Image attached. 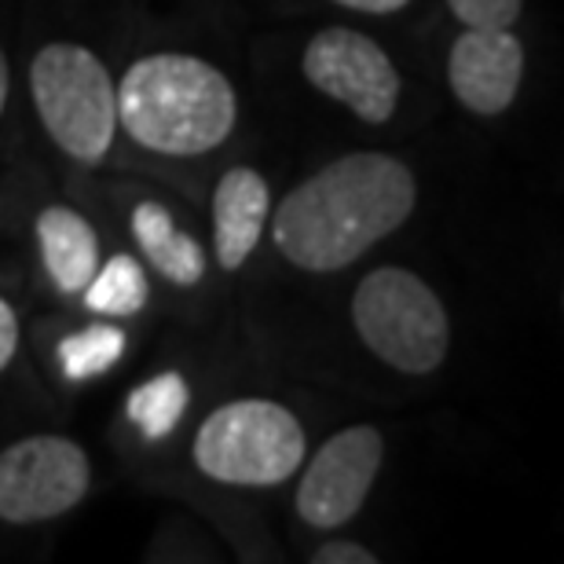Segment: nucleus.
I'll use <instances>...</instances> for the list:
<instances>
[{
  "label": "nucleus",
  "mask_w": 564,
  "mask_h": 564,
  "mask_svg": "<svg viewBox=\"0 0 564 564\" xmlns=\"http://www.w3.org/2000/svg\"><path fill=\"white\" fill-rule=\"evenodd\" d=\"M414 198V173L400 158L381 151L345 154L279 202L275 250L304 272H337L403 228Z\"/></svg>",
  "instance_id": "1"
},
{
  "label": "nucleus",
  "mask_w": 564,
  "mask_h": 564,
  "mask_svg": "<svg viewBox=\"0 0 564 564\" xmlns=\"http://www.w3.org/2000/svg\"><path fill=\"white\" fill-rule=\"evenodd\" d=\"M118 93V126L147 151L195 158L231 137L239 104L217 66L184 52L143 55L126 70Z\"/></svg>",
  "instance_id": "2"
},
{
  "label": "nucleus",
  "mask_w": 564,
  "mask_h": 564,
  "mask_svg": "<svg viewBox=\"0 0 564 564\" xmlns=\"http://www.w3.org/2000/svg\"><path fill=\"white\" fill-rule=\"evenodd\" d=\"M30 93L44 132L74 162L96 165L118 132V93L110 70L82 44H44L30 66Z\"/></svg>",
  "instance_id": "3"
},
{
  "label": "nucleus",
  "mask_w": 564,
  "mask_h": 564,
  "mask_svg": "<svg viewBox=\"0 0 564 564\" xmlns=\"http://www.w3.org/2000/svg\"><path fill=\"white\" fill-rule=\"evenodd\" d=\"M352 323L381 364L403 375H433L447 359L451 323L425 279L408 268H375L352 293Z\"/></svg>",
  "instance_id": "4"
},
{
  "label": "nucleus",
  "mask_w": 564,
  "mask_h": 564,
  "mask_svg": "<svg viewBox=\"0 0 564 564\" xmlns=\"http://www.w3.org/2000/svg\"><path fill=\"white\" fill-rule=\"evenodd\" d=\"M308 440L275 400H235L202 422L195 462L206 477L235 488H275L301 469Z\"/></svg>",
  "instance_id": "5"
},
{
  "label": "nucleus",
  "mask_w": 564,
  "mask_h": 564,
  "mask_svg": "<svg viewBox=\"0 0 564 564\" xmlns=\"http://www.w3.org/2000/svg\"><path fill=\"white\" fill-rule=\"evenodd\" d=\"M93 469L70 436H26L0 451V521L41 524L85 499Z\"/></svg>",
  "instance_id": "6"
},
{
  "label": "nucleus",
  "mask_w": 564,
  "mask_h": 564,
  "mask_svg": "<svg viewBox=\"0 0 564 564\" xmlns=\"http://www.w3.org/2000/svg\"><path fill=\"white\" fill-rule=\"evenodd\" d=\"M304 77L370 126H386L403 93V77L389 52L348 26L315 33L304 52Z\"/></svg>",
  "instance_id": "7"
},
{
  "label": "nucleus",
  "mask_w": 564,
  "mask_h": 564,
  "mask_svg": "<svg viewBox=\"0 0 564 564\" xmlns=\"http://www.w3.org/2000/svg\"><path fill=\"white\" fill-rule=\"evenodd\" d=\"M386 444L375 425H352L334 433L315 451L297 484V513L312 528H341L364 510Z\"/></svg>",
  "instance_id": "8"
},
{
  "label": "nucleus",
  "mask_w": 564,
  "mask_h": 564,
  "mask_svg": "<svg viewBox=\"0 0 564 564\" xmlns=\"http://www.w3.org/2000/svg\"><path fill=\"white\" fill-rule=\"evenodd\" d=\"M524 44L510 30L466 26L447 59L451 93L466 110L484 118L502 115L521 93Z\"/></svg>",
  "instance_id": "9"
},
{
  "label": "nucleus",
  "mask_w": 564,
  "mask_h": 564,
  "mask_svg": "<svg viewBox=\"0 0 564 564\" xmlns=\"http://www.w3.org/2000/svg\"><path fill=\"white\" fill-rule=\"evenodd\" d=\"M272 191L268 180L250 165L228 169L213 191V250L224 272L246 264V257L257 250L261 231L268 228Z\"/></svg>",
  "instance_id": "10"
},
{
  "label": "nucleus",
  "mask_w": 564,
  "mask_h": 564,
  "mask_svg": "<svg viewBox=\"0 0 564 564\" xmlns=\"http://www.w3.org/2000/svg\"><path fill=\"white\" fill-rule=\"evenodd\" d=\"M37 246L52 282L63 293H82L99 268L96 228L70 206H48L37 217Z\"/></svg>",
  "instance_id": "11"
},
{
  "label": "nucleus",
  "mask_w": 564,
  "mask_h": 564,
  "mask_svg": "<svg viewBox=\"0 0 564 564\" xmlns=\"http://www.w3.org/2000/svg\"><path fill=\"white\" fill-rule=\"evenodd\" d=\"M132 235L140 250L154 264L158 275H165L176 286H195L206 275V253L187 231L176 228L173 213L162 202H140L132 209Z\"/></svg>",
  "instance_id": "12"
},
{
  "label": "nucleus",
  "mask_w": 564,
  "mask_h": 564,
  "mask_svg": "<svg viewBox=\"0 0 564 564\" xmlns=\"http://www.w3.org/2000/svg\"><path fill=\"white\" fill-rule=\"evenodd\" d=\"M147 275L137 257L115 253L85 286V304L99 315H137L147 304Z\"/></svg>",
  "instance_id": "13"
},
{
  "label": "nucleus",
  "mask_w": 564,
  "mask_h": 564,
  "mask_svg": "<svg viewBox=\"0 0 564 564\" xmlns=\"http://www.w3.org/2000/svg\"><path fill=\"white\" fill-rule=\"evenodd\" d=\"M187 403H191V389H187L184 375L165 370V375L151 378L147 386H140L137 392H132V397H129V419L140 425L143 436L162 440L180 425Z\"/></svg>",
  "instance_id": "14"
},
{
  "label": "nucleus",
  "mask_w": 564,
  "mask_h": 564,
  "mask_svg": "<svg viewBox=\"0 0 564 564\" xmlns=\"http://www.w3.org/2000/svg\"><path fill=\"white\" fill-rule=\"evenodd\" d=\"M121 352H126V330L115 323H96L59 345V367L70 381H85L115 367Z\"/></svg>",
  "instance_id": "15"
},
{
  "label": "nucleus",
  "mask_w": 564,
  "mask_h": 564,
  "mask_svg": "<svg viewBox=\"0 0 564 564\" xmlns=\"http://www.w3.org/2000/svg\"><path fill=\"white\" fill-rule=\"evenodd\" d=\"M447 8L455 11L458 22L466 26H491V30H510L521 19L524 0H447Z\"/></svg>",
  "instance_id": "16"
},
{
  "label": "nucleus",
  "mask_w": 564,
  "mask_h": 564,
  "mask_svg": "<svg viewBox=\"0 0 564 564\" xmlns=\"http://www.w3.org/2000/svg\"><path fill=\"white\" fill-rule=\"evenodd\" d=\"M315 564H378V557L359 543H323L312 554Z\"/></svg>",
  "instance_id": "17"
},
{
  "label": "nucleus",
  "mask_w": 564,
  "mask_h": 564,
  "mask_svg": "<svg viewBox=\"0 0 564 564\" xmlns=\"http://www.w3.org/2000/svg\"><path fill=\"white\" fill-rule=\"evenodd\" d=\"M15 345H19V319H15V312H11V304L0 297V370L11 364Z\"/></svg>",
  "instance_id": "18"
},
{
  "label": "nucleus",
  "mask_w": 564,
  "mask_h": 564,
  "mask_svg": "<svg viewBox=\"0 0 564 564\" xmlns=\"http://www.w3.org/2000/svg\"><path fill=\"white\" fill-rule=\"evenodd\" d=\"M337 4L364 11V15H392V11H403L411 0H337Z\"/></svg>",
  "instance_id": "19"
},
{
  "label": "nucleus",
  "mask_w": 564,
  "mask_h": 564,
  "mask_svg": "<svg viewBox=\"0 0 564 564\" xmlns=\"http://www.w3.org/2000/svg\"><path fill=\"white\" fill-rule=\"evenodd\" d=\"M4 104H8V59L0 52V115H4Z\"/></svg>",
  "instance_id": "20"
}]
</instances>
